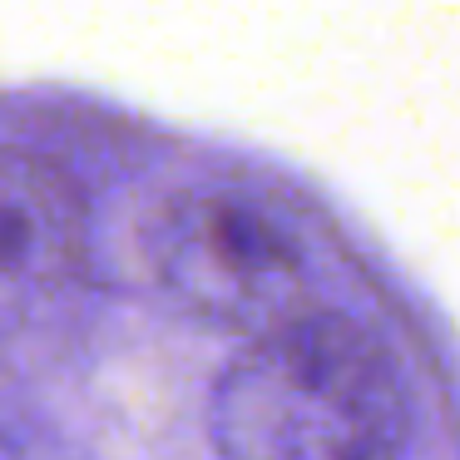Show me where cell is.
<instances>
[{
    "label": "cell",
    "instance_id": "cell-1",
    "mask_svg": "<svg viewBox=\"0 0 460 460\" xmlns=\"http://www.w3.org/2000/svg\"><path fill=\"white\" fill-rule=\"evenodd\" d=\"M213 440L223 460H401L406 381L367 327L307 307L228 361L213 391Z\"/></svg>",
    "mask_w": 460,
    "mask_h": 460
},
{
    "label": "cell",
    "instance_id": "cell-2",
    "mask_svg": "<svg viewBox=\"0 0 460 460\" xmlns=\"http://www.w3.org/2000/svg\"><path fill=\"white\" fill-rule=\"evenodd\" d=\"M149 268L193 317L258 332L307 312V248L278 208L243 189H179L149 223Z\"/></svg>",
    "mask_w": 460,
    "mask_h": 460
},
{
    "label": "cell",
    "instance_id": "cell-3",
    "mask_svg": "<svg viewBox=\"0 0 460 460\" xmlns=\"http://www.w3.org/2000/svg\"><path fill=\"white\" fill-rule=\"evenodd\" d=\"M90 218L75 179L35 149H0V327H31L84 278Z\"/></svg>",
    "mask_w": 460,
    "mask_h": 460
}]
</instances>
